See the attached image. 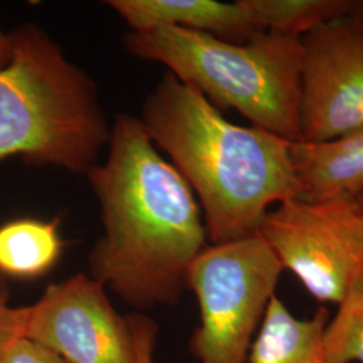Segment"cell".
I'll return each mask as SVG.
<instances>
[{"instance_id":"1","label":"cell","mask_w":363,"mask_h":363,"mask_svg":"<svg viewBox=\"0 0 363 363\" xmlns=\"http://www.w3.org/2000/svg\"><path fill=\"white\" fill-rule=\"evenodd\" d=\"M108 145L104 163L86 172L104 226L89 255L91 277L136 308L172 306L208 247L202 211L138 117L118 115Z\"/></svg>"},{"instance_id":"2","label":"cell","mask_w":363,"mask_h":363,"mask_svg":"<svg viewBox=\"0 0 363 363\" xmlns=\"http://www.w3.org/2000/svg\"><path fill=\"white\" fill-rule=\"evenodd\" d=\"M139 120L198 195L210 245L259 233L272 205L300 198L292 142L230 123L169 72L145 99Z\"/></svg>"},{"instance_id":"3","label":"cell","mask_w":363,"mask_h":363,"mask_svg":"<svg viewBox=\"0 0 363 363\" xmlns=\"http://www.w3.org/2000/svg\"><path fill=\"white\" fill-rule=\"evenodd\" d=\"M11 37L13 61L0 70V160L86 174L111 136L96 84L39 27Z\"/></svg>"},{"instance_id":"4","label":"cell","mask_w":363,"mask_h":363,"mask_svg":"<svg viewBox=\"0 0 363 363\" xmlns=\"http://www.w3.org/2000/svg\"><path fill=\"white\" fill-rule=\"evenodd\" d=\"M125 49L169 67L217 109H235L253 127L301 143V38L259 31L245 43L178 27L130 31Z\"/></svg>"},{"instance_id":"5","label":"cell","mask_w":363,"mask_h":363,"mask_svg":"<svg viewBox=\"0 0 363 363\" xmlns=\"http://www.w3.org/2000/svg\"><path fill=\"white\" fill-rule=\"evenodd\" d=\"M284 271L259 233L208 245L191 262L186 284L201 325L190 340L198 363H247Z\"/></svg>"},{"instance_id":"6","label":"cell","mask_w":363,"mask_h":363,"mask_svg":"<svg viewBox=\"0 0 363 363\" xmlns=\"http://www.w3.org/2000/svg\"><path fill=\"white\" fill-rule=\"evenodd\" d=\"M259 233L320 303L339 304L363 273V205L357 196L289 198L265 214Z\"/></svg>"},{"instance_id":"7","label":"cell","mask_w":363,"mask_h":363,"mask_svg":"<svg viewBox=\"0 0 363 363\" xmlns=\"http://www.w3.org/2000/svg\"><path fill=\"white\" fill-rule=\"evenodd\" d=\"M145 322L120 315L104 286L79 273L23 307V337L66 363H140Z\"/></svg>"},{"instance_id":"8","label":"cell","mask_w":363,"mask_h":363,"mask_svg":"<svg viewBox=\"0 0 363 363\" xmlns=\"http://www.w3.org/2000/svg\"><path fill=\"white\" fill-rule=\"evenodd\" d=\"M300 120L304 143L363 127V26L351 16L301 38Z\"/></svg>"},{"instance_id":"9","label":"cell","mask_w":363,"mask_h":363,"mask_svg":"<svg viewBox=\"0 0 363 363\" xmlns=\"http://www.w3.org/2000/svg\"><path fill=\"white\" fill-rule=\"evenodd\" d=\"M108 4L132 31L178 27L232 43H245L261 31L241 0H111Z\"/></svg>"},{"instance_id":"10","label":"cell","mask_w":363,"mask_h":363,"mask_svg":"<svg viewBox=\"0 0 363 363\" xmlns=\"http://www.w3.org/2000/svg\"><path fill=\"white\" fill-rule=\"evenodd\" d=\"M291 151L300 198L363 194V127L327 142L294 143Z\"/></svg>"},{"instance_id":"11","label":"cell","mask_w":363,"mask_h":363,"mask_svg":"<svg viewBox=\"0 0 363 363\" xmlns=\"http://www.w3.org/2000/svg\"><path fill=\"white\" fill-rule=\"evenodd\" d=\"M330 313L320 307L310 319L294 316L273 296L249 351V363H327L325 325Z\"/></svg>"},{"instance_id":"12","label":"cell","mask_w":363,"mask_h":363,"mask_svg":"<svg viewBox=\"0 0 363 363\" xmlns=\"http://www.w3.org/2000/svg\"><path fill=\"white\" fill-rule=\"evenodd\" d=\"M58 226V220L31 218L0 226V272L30 279L52 269L64 247Z\"/></svg>"},{"instance_id":"13","label":"cell","mask_w":363,"mask_h":363,"mask_svg":"<svg viewBox=\"0 0 363 363\" xmlns=\"http://www.w3.org/2000/svg\"><path fill=\"white\" fill-rule=\"evenodd\" d=\"M261 31L303 38L318 27L349 16L357 0H241Z\"/></svg>"},{"instance_id":"14","label":"cell","mask_w":363,"mask_h":363,"mask_svg":"<svg viewBox=\"0 0 363 363\" xmlns=\"http://www.w3.org/2000/svg\"><path fill=\"white\" fill-rule=\"evenodd\" d=\"M327 363H363V273L325 325Z\"/></svg>"},{"instance_id":"15","label":"cell","mask_w":363,"mask_h":363,"mask_svg":"<svg viewBox=\"0 0 363 363\" xmlns=\"http://www.w3.org/2000/svg\"><path fill=\"white\" fill-rule=\"evenodd\" d=\"M23 337V307L9 304V294L0 280V363L13 343Z\"/></svg>"},{"instance_id":"16","label":"cell","mask_w":363,"mask_h":363,"mask_svg":"<svg viewBox=\"0 0 363 363\" xmlns=\"http://www.w3.org/2000/svg\"><path fill=\"white\" fill-rule=\"evenodd\" d=\"M1 363H66L52 351L39 346L38 343L21 337L18 339Z\"/></svg>"},{"instance_id":"17","label":"cell","mask_w":363,"mask_h":363,"mask_svg":"<svg viewBox=\"0 0 363 363\" xmlns=\"http://www.w3.org/2000/svg\"><path fill=\"white\" fill-rule=\"evenodd\" d=\"M154 342H155V327L151 323L145 325L142 343H140V363L152 362V352H154Z\"/></svg>"},{"instance_id":"18","label":"cell","mask_w":363,"mask_h":363,"mask_svg":"<svg viewBox=\"0 0 363 363\" xmlns=\"http://www.w3.org/2000/svg\"><path fill=\"white\" fill-rule=\"evenodd\" d=\"M13 57V42L11 34H4L0 30V70L11 64Z\"/></svg>"},{"instance_id":"19","label":"cell","mask_w":363,"mask_h":363,"mask_svg":"<svg viewBox=\"0 0 363 363\" xmlns=\"http://www.w3.org/2000/svg\"><path fill=\"white\" fill-rule=\"evenodd\" d=\"M349 16H351L354 21H357L358 23H361L363 26V0H357L355 7H354V10L351 11Z\"/></svg>"},{"instance_id":"20","label":"cell","mask_w":363,"mask_h":363,"mask_svg":"<svg viewBox=\"0 0 363 363\" xmlns=\"http://www.w3.org/2000/svg\"><path fill=\"white\" fill-rule=\"evenodd\" d=\"M357 198H358V199H359V202H361V203H362V205H363V194L359 195V196H357Z\"/></svg>"}]
</instances>
